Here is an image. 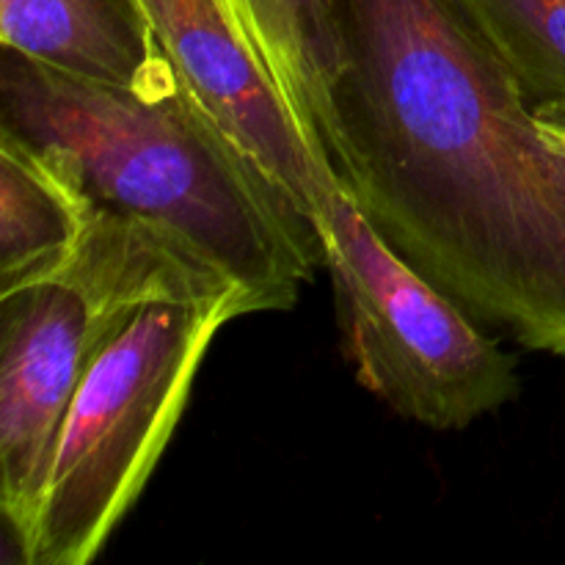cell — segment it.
<instances>
[{
  "instance_id": "9c48e42d",
  "label": "cell",
  "mask_w": 565,
  "mask_h": 565,
  "mask_svg": "<svg viewBox=\"0 0 565 565\" xmlns=\"http://www.w3.org/2000/svg\"><path fill=\"white\" fill-rule=\"evenodd\" d=\"M92 215V196L64 154L0 125V296L58 281Z\"/></svg>"
},
{
  "instance_id": "8992f818",
  "label": "cell",
  "mask_w": 565,
  "mask_h": 565,
  "mask_svg": "<svg viewBox=\"0 0 565 565\" xmlns=\"http://www.w3.org/2000/svg\"><path fill=\"white\" fill-rule=\"evenodd\" d=\"M92 353V315L70 285L39 281L0 296V511L22 563Z\"/></svg>"
},
{
  "instance_id": "52a82bcc",
  "label": "cell",
  "mask_w": 565,
  "mask_h": 565,
  "mask_svg": "<svg viewBox=\"0 0 565 565\" xmlns=\"http://www.w3.org/2000/svg\"><path fill=\"white\" fill-rule=\"evenodd\" d=\"M58 281L92 315L94 348L147 303H235L252 315L241 287L199 248L149 221L94 207L81 252Z\"/></svg>"
},
{
  "instance_id": "7a4b0ae2",
  "label": "cell",
  "mask_w": 565,
  "mask_h": 565,
  "mask_svg": "<svg viewBox=\"0 0 565 565\" xmlns=\"http://www.w3.org/2000/svg\"><path fill=\"white\" fill-rule=\"evenodd\" d=\"M0 125L64 154L94 207L174 232L213 259L254 312H281L326 265L318 232L237 152L180 83L83 81L0 55Z\"/></svg>"
},
{
  "instance_id": "8fae6325",
  "label": "cell",
  "mask_w": 565,
  "mask_h": 565,
  "mask_svg": "<svg viewBox=\"0 0 565 565\" xmlns=\"http://www.w3.org/2000/svg\"><path fill=\"white\" fill-rule=\"evenodd\" d=\"M522 83L530 103L565 97V0H452Z\"/></svg>"
},
{
  "instance_id": "6da1fadb",
  "label": "cell",
  "mask_w": 565,
  "mask_h": 565,
  "mask_svg": "<svg viewBox=\"0 0 565 565\" xmlns=\"http://www.w3.org/2000/svg\"><path fill=\"white\" fill-rule=\"evenodd\" d=\"M329 3L342 188L475 320L565 356V174L511 66L452 0Z\"/></svg>"
},
{
  "instance_id": "ba28073f",
  "label": "cell",
  "mask_w": 565,
  "mask_h": 565,
  "mask_svg": "<svg viewBox=\"0 0 565 565\" xmlns=\"http://www.w3.org/2000/svg\"><path fill=\"white\" fill-rule=\"evenodd\" d=\"M0 44L110 86L149 88L174 72L143 0H0Z\"/></svg>"
},
{
  "instance_id": "30bf717a",
  "label": "cell",
  "mask_w": 565,
  "mask_h": 565,
  "mask_svg": "<svg viewBox=\"0 0 565 565\" xmlns=\"http://www.w3.org/2000/svg\"><path fill=\"white\" fill-rule=\"evenodd\" d=\"M309 141L329 154L342 47L329 0H230Z\"/></svg>"
},
{
  "instance_id": "3957f363",
  "label": "cell",
  "mask_w": 565,
  "mask_h": 565,
  "mask_svg": "<svg viewBox=\"0 0 565 565\" xmlns=\"http://www.w3.org/2000/svg\"><path fill=\"white\" fill-rule=\"evenodd\" d=\"M235 303H147L94 348L61 428L25 565L97 557L158 467Z\"/></svg>"
},
{
  "instance_id": "5b68a950",
  "label": "cell",
  "mask_w": 565,
  "mask_h": 565,
  "mask_svg": "<svg viewBox=\"0 0 565 565\" xmlns=\"http://www.w3.org/2000/svg\"><path fill=\"white\" fill-rule=\"evenodd\" d=\"M166 58L237 152L323 235L340 188L230 0H143ZM323 243V241H320Z\"/></svg>"
},
{
  "instance_id": "277c9868",
  "label": "cell",
  "mask_w": 565,
  "mask_h": 565,
  "mask_svg": "<svg viewBox=\"0 0 565 565\" xmlns=\"http://www.w3.org/2000/svg\"><path fill=\"white\" fill-rule=\"evenodd\" d=\"M320 241L348 362L392 412L463 430L519 395L516 359L392 248L342 182Z\"/></svg>"
}]
</instances>
